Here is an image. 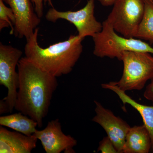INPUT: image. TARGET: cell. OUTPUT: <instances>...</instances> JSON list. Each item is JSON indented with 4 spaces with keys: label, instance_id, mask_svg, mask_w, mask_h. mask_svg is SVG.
<instances>
[{
    "label": "cell",
    "instance_id": "1",
    "mask_svg": "<svg viewBox=\"0 0 153 153\" xmlns=\"http://www.w3.org/2000/svg\"><path fill=\"white\" fill-rule=\"evenodd\" d=\"M19 84L15 109L36 121L39 127L49 111L57 77L22 57L18 66Z\"/></svg>",
    "mask_w": 153,
    "mask_h": 153
},
{
    "label": "cell",
    "instance_id": "2",
    "mask_svg": "<svg viewBox=\"0 0 153 153\" xmlns=\"http://www.w3.org/2000/svg\"><path fill=\"white\" fill-rule=\"evenodd\" d=\"M38 31L36 28L33 36L27 40L25 57L55 77L69 74L82 54L83 39L78 35H71L66 41L43 48L38 44Z\"/></svg>",
    "mask_w": 153,
    "mask_h": 153
},
{
    "label": "cell",
    "instance_id": "3",
    "mask_svg": "<svg viewBox=\"0 0 153 153\" xmlns=\"http://www.w3.org/2000/svg\"><path fill=\"white\" fill-rule=\"evenodd\" d=\"M102 30L92 37L93 54L97 57H108L121 60L126 51H138L153 54V47L139 39L126 38L118 35L107 20L102 23Z\"/></svg>",
    "mask_w": 153,
    "mask_h": 153
},
{
    "label": "cell",
    "instance_id": "4",
    "mask_svg": "<svg viewBox=\"0 0 153 153\" xmlns=\"http://www.w3.org/2000/svg\"><path fill=\"white\" fill-rule=\"evenodd\" d=\"M121 61L123 63V74L115 83L122 90H140L148 80L153 79V56L148 52L126 51Z\"/></svg>",
    "mask_w": 153,
    "mask_h": 153
},
{
    "label": "cell",
    "instance_id": "5",
    "mask_svg": "<svg viewBox=\"0 0 153 153\" xmlns=\"http://www.w3.org/2000/svg\"><path fill=\"white\" fill-rule=\"evenodd\" d=\"M23 52L10 45L0 43V85L7 88V94L0 101V114L12 113L15 109L19 84L16 70Z\"/></svg>",
    "mask_w": 153,
    "mask_h": 153
},
{
    "label": "cell",
    "instance_id": "6",
    "mask_svg": "<svg viewBox=\"0 0 153 153\" xmlns=\"http://www.w3.org/2000/svg\"><path fill=\"white\" fill-rule=\"evenodd\" d=\"M106 20L117 33L134 38L144 13V0H117Z\"/></svg>",
    "mask_w": 153,
    "mask_h": 153
},
{
    "label": "cell",
    "instance_id": "7",
    "mask_svg": "<svg viewBox=\"0 0 153 153\" xmlns=\"http://www.w3.org/2000/svg\"><path fill=\"white\" fill-rule=\"evenodd\" d=\"M95 0H88L85 7L75 11H60L54 7L49 9L45 18L49 22L55 23L63 19L76 27L78 36L84 39L86 37H93L102 30V24L94 16Z\"/></svg>",
    "mask_w": 153,
    "mask_h": 153
},
{
    "label": "cell",
    "instance_id": "8",
    "mask_svg": "<svg viewBox=\"0 0 153 153\" xmlns=\"http://www.w3.org/2000/svg\"><path fill=\"white\" fill-rule=\"evenodd\" d=\"M33 135L41 141L47 153H75L74 148L77 141L63 132L58 119L49 121L45 128L37 130Z\"/></svg>",
    "mask_w": 153,
    "mask_h": 153
},
{
    "label": "cell",
    "instance_id": "9",
    "mask_svg": "<svg viewBox=\"0 0 153 153\" xmlns=\"http://www.w3.org/2000/svg\"><path fill=\"white\" fill-rule=\"evenodd\" d=\"M96 115L92 120L101 126L107 136L112 141L119 153H123L126 137L131 127L121 118L115 115L111 111L105 108L96 100Z\"/></svg>",
    "mask_w": 153,
    "mask_h": 153
},
{
    "label": "cell",
    "instance_id": "10",
    "mask_svg": "<svg viewBox=\"0 0 153 153\" xmlns=\"http://www.w3.org/2000/svg\"><path fill=\"white\" fill-rule=\"evenodd\" d=\"M13 10L15 17L14 35L18 38H30L41 22L32 0H3Z\"/></svg>",
    "mask_w": 153,
    "mask_h": 153
},
{
    "label": "cell",
    "instance_id": "11",
    "mask_svg": "<svg viewBox=\"0 0 153 153\" xmlns=\"http://www.w3.org/2000/svg\"><path fill=\"white\" fill-rule=\"evenodd\" d=\"M38 139L16 131L0 127V153H30L36 147Z\"/></svg>",
    "mask_w": 153,
    "mask_h": 153
},
{
    "label": "cell",
    "instance_id": "12",
    "mask_svg": "<svg viewBox=\"0 0 153 153\" xmlns=\"http://www.w3.org/2000/svg\"><path fill=\"white\" fill-rule=\"evenodd\" d=\"M101 86L104 89L112 91L116 94L124 105H129L139 113L142 118L144 125L150 136L152 142L151 151L153 153V105L149 106L139 103L127 95L125 91L120 89L115 82L103 83L101 84Z\"/></svg>",
    "mask_w": 153,
    "mask_h": 153
},
{
    "label": "cell",
    "instance_id": "13",
    "mask_svg": "<svg viewBox=\"0 0 153 153\" xmlns=\"http://www.w3.org/2000/svg\"><path fill=\"white\" fill-rule=\"evenodd\" d=\"M151 149L150 136L144 125L131 127L126 137L123 153H148Z\"/></svg>",
    "mask_w": 153,
    "mask_h": 153
},
{
    "label": "cell",
    "instance_id": "14",
    "mask_svg": "<svg viewBox=\"0 0 153 153\" xmlns=\"http://www.w3.org/2000/svg\"><path fill=\"white\" fill-rule=\"evenodd\" d=\"M0 125L12 129L27 136L33 135L37 130L38 124L31 118L19 112L0 117Z\"/></svg>",
    "mask_w": 153,
    "mask_h": 153
},
{
    "label": "cell",
    "instance_id": "15",
    "mask_svg": "<svg viewBox=\"0 0 153 153\" xmlns=\"http://www.w3.org/2000/svg\"><path fill=\"white\" fill-rule=\"evenodd\" d=\"M143 17L140 24L135 38L153 43V2L144 0Z\"/></svg>",
    "mask_w": 153,
    "mask_h": 153
},
{
    "label": "cell",
    "instance_id": "16",
    "mask_svg": "<svg viewBox=\"0 0 153 153\" xmlns=\"http://www.w3.org/2000/svg\"><path fill=\"white\" fill-rule=\"evenodd\" d=\"M15 17L13 10L5 4L3 0H0V31L10 27V34L14 35Z\"/></svg>",
    "mask_w": 153,
    "mask_h": 153
},
{
    "label": "cell",
    "instance_id": "17",
    "mask_svg": "<svg viewBox=\"0 0 153 153\" xmlns=\"http://www.w3.org/2000/svg\"><path fill=\"white\" fill-rule=\"evenodd\" d=\"M101 153H119L112 141L108 137H105L100 141L97 150Z\"/></svg>",
    "mask_w": 153,
    "mask_h": 153
},
{
    "label": "cell",
    "instance_id": "18",
    "mask_svg": "<svg viewBox=\"0 0 153 153\" xmlns=\"http://www.w3.org/2000/svg\"><path fill=\"white\" fill-rule=\"evenodd\" d=\"M32 1L35 5V10L36 13L41 19L44 15V2L45 4L48 3L49 5L54 7L52 0H32Z\"/></svg>",
    "mask_w": 153,
    "mask_h": 153
},
{
    "label": "cell",
    "instance_id": "19",
    "mask_svg": "<svg viewBox=\"0 0 153 153\" xmlns=\"http://www.w3.org/2000/svg\"><path fill=\"white\" fill-rule=\"evenodd\" d=\"M144 97L148 100L153 102V79L151 80V82L146 88L144 93Z\"/></svg>",
    "mask_w": 153,
    "mask_h": 153
},
{
    "label": "cell",
    "instance_id": "20",
    "mask_svg": "<svg viewBox=\"0 0 153 153\" xmlns=\"http://www.w3.org/2000/svg\"><path fill=\"white\" fill-rule=\"evenodd\" d=\"M102 6H110L113 5L117 0H98Z\"/></svg>",
    "mask_w": 153,
    "mask_h": 153
},
{
    "label": "cell",
    "instance_id": "21",
    "mask_svg": "<svg viewBox=\"0 0 153 153\" xmlns=\"http://www.w3.org/2000/svg\"><path fill=\"white\" fill-rule=\"evenodd\" d=\"M150 1H152L153 2V0H150Z\"/></svg>",
    "mask_w": 153,
    "mask_h": 153
},
{
    "label": "cell",
    "instance_id": "22",
    "mask_svg": "<svg viewBox=\"0 0 153 153\" xmlns=\"http://www.w3.org/2000/svg\"><path fill=\"white\" fill-rule=\"evenodd\" d=\"M63 1H66V0H63Z\"/></svg>",
    "mask_w": 153,
    "mask_h": 153
}]
</instances>
